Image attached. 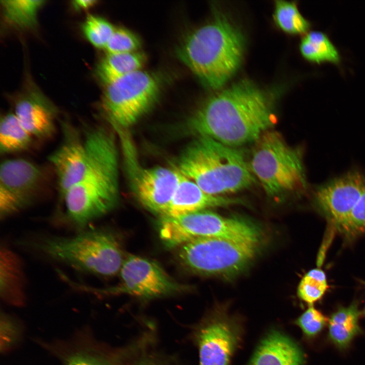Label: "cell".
Here are the masks:
<instances>
[{
  "label": "cell",
  "instance_id": "4316f807",
  "mask_svg": "<svg viewBox=\"0 0 365 365\" xmlns=\"http://www.w3.org/2000/svg\"><path fill=\"white\" fill-rule=\"evenodd\" d=\"M115 28L105 19L89 15L82 26L83 32L90 43L99 49H105Z\"/></svg>",
  "mask_w": 365,
  "mask_h": 365
},
{
  "label": "cell",
  "instance_id": "1f68e13d",
  "mask_svg": "<svg viewBox=\"0 0 365 365\" xmlns=\"http://www.w3.org/2000/svg\"><path fill=\"white\" fill-rule=\"evenodd\" d=\"M96 2L94 0H77L73 1L72 5L76 9L83 10L92 7Z\"/></svg>",
  "mask_w": 365,
  "mask_h": 365
},
{
  "label": "cell",
  "instance_id": "cb8c5ba5",
  "mask_svg": "<svg viewBox=\"0 0 365 365\" xmlns=\"http://www.w3.org/2000/svg\"><path fill=\"white\" fill-rule=\"evenodd\" d=\"M273 17L276 25L288 33H304L310 27L309 22L301 14L297 5L293 2L276 1Z\"/></svg>",
  "mask_w": 365,
  "mask_h": 365
},
{
  "label": "cell",
  "instance_id": "d4e9b609",
  "mask_svg": "<svg viewBox=\"0 0 365 365\" xmlns=\"http://www.w3.org/2000/svg\"><path fill=\"white\" fill-rule=\"evenodd\" d=\"M44 3L38 0L1 1L6 18L21 27H32L35 24L37 13Z\"/></svg>",
  "mask_w": 365,
  "mask_h": 365
},
{
  "label": "cell",
  "instance_id": "ba28073f",
  "mask_svg": "<svg viewBox=\"0 0 365 365\" xmlns=\"http://www.w3.org/2000/svg\"><path fill=\"white\" fill-rule=\"evenodd\" d=\"M105 86L100 106L115 128L134 124L154 105L161 88L157 77L141 69Z\"/></svg>",
  "mask_w": 365,
  "mask_h": 365
},
{
  "label": "cell",
  "instance_id": "6da1fadb",
  "mask_svg": "<svg viewBox=\"0 0 365 365\" xmlns=\"http://www.w3.org/2000/svg\"><path fill=\"white\" fill-rule=\"evenodd\" d=\"M276 123L269 94L243 80L211 96L189 118L187 128L236 148L256 142Z\"/></svg>",
  "mask_w": 365,
  "mask_h": 365
},
{
  "label": "cell",
  "instance_id": "e0dca14e",
  "mask_svg": "<svg viewBox=\"0 0 365 365\" xmlns=\"http://www.w3.org/2000/svg\"><path fill=\"white\" fill-rule=\"evenodd\" d=\"M240 203V200L209 194L180 173L173 198L166 212L161 216H176L209 208L228 206Z\"/></svg>",
  "mask_w": 365,
  "mask_h": 365
},
{
  "label": "cell",
  "instance_id": "603a6c76",
  "mask_svg": "<svg viewBox=\"0 0 365 365\" xmlns=\"http://www.w3.org/2000/svg\"><path fill=\"white\" fill-rule=\"evenodd\" d=\"M300 50L303 56L309 61L320 63H337L340 56L328 36L321 31H312L301 40Z\"/></svg>",
  "mask_w": 365,
  "mask_h": 365
},
{
  "label": "cell",
  "instance_id": "83f0119b",
  "mask_svg": "<svg viewBox=\"0 0 365 365\" xmlns=\"http://www.w3.org/2000/svg\"><path fill=\"white\" fill-rule=\"evenodd\" d=\"M338 230L349 240L365 233V189L350 213Z\"/></svg>",
  "mask_w": 365,
  "mask_h": 365
},
{
  "label": "cell",
  "instance_id": "d6986e66",
  "mask_svg": "<svg viewBox=\"0 0 365 365\" xmlns=\"http://www.w3.org/2000/svg\"><path fill=\"white\" fill-rule=\"evenodd\" d=\"M361 311L357 302L340 307L328 319V338L338 349L347 348L354 338L362 333L359 324Z\"/></svg>",
  "mask_w": 365,
  "mask_h": 365
},
{
  "label": "cell",
  "instance_id": "836d02e7",
  "mask_svg": "<svg viewBox=\"0 0 365 365\" xmlns=\"http://www.w3.org/2000/svg\"><path fill=\"white\" fill-rule=\"evenodd\" d=\"M361 315L365 316V304L363 309L362 310V311H361Z\"/></svg>",
  "mask_w": 365,
  "mask_h": 365
},
{
  "label": "cell",
  "instance_id": "f1b7e54d",
  "mask_svg": "<svg viewBox=\"0 0 365 365\" xmlns=\"http://www.w3.org/2000/svg\"><path fill=\"white\" fill-rule=\"evenodd\" d=\"M140 46V40L135 33L125 28H117L105 49L107 54L127 53L137 51Z\"/></svg>",
  "mask_w": 365,
  "mask_h": 365
},
{
  "label": "cell",
  "instance_id": "4dcf8cb0",
  "mask_svg": "<svg viewBox=\"0 0 365 365\" xmlns=\"http://www.w3.org/2000/svg\"><path fill=\"white\" fill-rule=\"evenodd\" d=\"M124 353L106 355L81 351L69 356L65 365H123Z\"/></svg>",
  "mask_w": 365,
  "mask_h": 365
},
{
  "label": "cell",
  "instance_id": "52a82bcc",
  "mask_svg": "<svg viewBox=\"0 0 365 365\" xmlns=\"http://www.w3.org/2000/svg\"><path fill=\"white\" fill-rule=\"evenodd\" d=\"M260 240L225 238L198 239L181 246V263L194 273L231 276L243 270L256 255Z\"/></svg>",
  "mask_w": 365,
  "mask_h": 365
},
{
  "label": "cell",
  "instance_id": "8fae6325",
  "mask_svg": "<svg viewBox=\"0 0 365 365\" xmlns=\"http://www.w3.org/2000/svg\"><path fill=\"white\" fill-rule=\"evenodd\" d=\"M241 320L223 308L215 309L197 326L194 337L200 365H229L242 341Z\"/></svg>",
  "mask_w": 365,
  "mask_h": 365
},
{
  "label": "cell",
  "instance_id": "d6a6232c",
  "mask_svg": "<svg viewBox=\"0 0 365 365\" xmlns=\"http://www.w3.org/2000/svg\"><path fill=\"white\" fill-rule=\"evenodd\" d=\"M134 365H157L155 362L148 359H142Z\"/></svg>",
  "mask_w": 365,
  "mask_h": 365
},
{
  "label": "cell",
  "instance_id": "8992f818",
  "mask_svg": "<svg viewBox=\"0 0 365 365\" xmlns=\"http://www.w3.org/2000/svg\"><path fill=\"white\" fill-rule=\"evenodd\" d=\"M249 164L253 175L271 197H282L305 188L300 153L288 145L276 131L269 130L256 141Z\"/></svg>",
  "mask_w": 365,
  "mask_h": 365
},
{
  "label": "cell",
  "instance_id": "484cf974",
  "mask_svg": "<svg viewBox=\"0 0 365 365\" xmlns=\"http://www.w3.org/2000/svg\"><path fill=\"white\" fill-rule=\"evenodd\" d=\"M328 288L326 275L319 268L308 271L301 279L297 289L299 298L309 305L322 298Z\"/></svg>",
  "mask_w": 365,
  "mask_h": 365
},
{
  "label": "cell",
  "instance_id": "277c9868",
  "mask_svg": "<svg viewBox=\"0 0 365 365\" xmlns=\"http://www.w3.org/2000/svg\"><path fill=\"white\" fill-rule=\"evenodd\" d=\"M175 168L215 196L236 193L254 182L241 151L207 137H197L182 152Z\"/></svg>",
  "mask_w": 365,
  "mask_h": 365
},
{
  "label": "cell",
  "instance_id": "7402d4cb",
  "mask_svg": "<svg viewBox=\"0 0 365 365\" xmlns=\"http://www.w3.org/2000/svg\"><path fill=\"white\" fill-rule=\"evenodd\" d=\"M33 137L22 125L14 113L7 114L0 121V153L7 154L24 151Z\"/></svg>",
  "mask_w": 365,
  "mask_h": 365
},
{
  "label": "cell",
  "instance_id": "ac0fdd59",
  "mask_svg": "<svg viewBox=\"0 0 365 365\" xmlns=\"http://www.w3.org/2000/svg\"><path fill=\"white\" fill-rule=\"evenodd\" d=\"M304 354L290 338L276 330L261 341L248 365H304Z\"/></svg>",
  "mask_w": 365,
  "mask_h": 365
},
{
  "label": "cell",
  "instance_id": "3957f363",
  "mask_svg": "<svg viewBox=\"0 0 365 365\" xmlns=\"http://www.w3.org/2000/svg\"><path fill=\"white\" fill-rule=\"evenodd\" d=\"M244 49L241 32L219 14L188 34L177 54L203 85L217 89L239 68Z\"/></svg>",
  "mask_w": 365,
  "mask_h": 365
},
{
  "label": "cell",
  "instance_id": "ffe728a7",
  "mask_svg": "<svg viewBox=\"0 0 365 365\" xmlns=\"http://www.w3.org/2000/svg\"><path fill=\"white\" fill-rule=\"evenodd\" d=\"M23 275L20 261L6 247L1 250V295L13 304L23 301Z\"/></svg>",
  "mask_w": 365,
  "mask_h": 365
},
{
  "label": "cell",
  "instance_id": "f546056e",
  "mask_svg": "<svg viewBox=\"0 0 365 365\" xmlns=\"http://www.w3.org/2000/svg\"><path fill=\"white\" fill-rule=\"evenodd\" d=\"M328 319L312 305L309 307L294 321L301 330L307 339H312L318 335L326 325Z\"/></svg>",
  "mask_w": 365,
  "mask_h": 365
},
{
  "label": "cell",
  "instance_id": "5bb4252c",
  "mask_svg": "<svg viewBox=\"0 0 365 365\" xmlns=\"http://www.w3.org/2000/svg\"><path fill=\"white\" fill-rule=\"evenodd\" d=\"M61 127V143L48 157L56 175L61 200L83 178L89 161L84 138L79 130L66 122Z\"/></svg>",
  "mask_w": 365,
  "mask_h": 365
},
{
  "label": "cell",
  "instance_id": "9c48e42d",
  "mask_svg": "<svg viewBox=\"0 0 365 365\" xmlns=\"http://www.w3.org/2000/svg\"><path fill=\"white\" fill-rule=\"evenodd\" d=\"M160 238L169 247H175L204 238L246 239L257 233L255 225L236 217H227L202 210L176 216H161Z\"/></svg>",
  "mask_w": 365,
  "mask_h": 365
},
{
  "label": "cell",
  "instance_id": "2e32d148",
  "mask_svg": "<svg viewBox=\"0 0 365 365\" xmlns=\"http://www.w3.org/2000/svg\"><path fill=\"white\" fill-rule=\"evenodd\" d=\"M14 114L34 138H49L55 131L56 111L42 94L32 92L19 99Z\"/></svg>",
  "mask_w": 365,
  "mask_h": 365
},
{
  "label": "cell",
  "instance_id": "5b68a950",
  "mask_svg": "<svg viewBox=\"0 0 365 365\" xmlns=\"http://www.w3.org/2000/svg\"><path fill=\"white\" fill-rule=\"evenodd\" d=\"M35 247L77 270L104 277L119 273L125 258L116 235L102 228L88 229L69 237L45 238Z\"/></svg>",
  "mask_w": 365,
  "mask_h": 365
},
{
  "label": "cell",
  "instance_id": "30bf717a",
  "mask_svg": "<svg viewBox=\"0 0 365 365\" xmlns=\"http://www.w3.org/2000/svg\"><path fill=\"white\" fill-rule=\"evenodd\" d=\"M120 282L105 289H93L79 286L105 295H128L151 299L182 291L187 287L175 282L156 261L129 254L125 257L120 271Z\"/></svg>",
  "mask_w": 365,
  "mask_h": 365
},
{
  "label": "cell",
  "instance_id": "7a4b0ae2",
  "mask_svg": "<svg viewBox=\"0 0 365 365\" xmlns=\"http://www.w3.org/2000/svg\"><path fill=\"white\" fill-rule=\"evenodd\" d=\"M88 165L83 178L61 200L67 219L83 230L112 211L119 199V154L113 132L101 126L87 130Z\"/></svg>",
  "mask_w": 365,
  "mask_h": 365
},
{
  "label": "cell",
  "instance_id": "7c38bea8",
  "mask_svg": "<svg viewBox=\"0 0 365 365\" xmlns=\"http://www.w3.org/2000/svg\"><path fill=\"white\" fill-rule=\"evenodd\" d=\"M44 177L41 167L28 160H4L0 167L1 218H5L32 203Z\"/></svg>",
  "mask_w": 365,
  "mask_h": 365
},
{
  "label": "cell",
  "instance_id": "44dd1931",
  "mask_svg": "<svg viewBox=\"0 0 365 365\" xmlns=\"http://www.w3.org/2000/svg\"><path fill=\"white\" fill-rule=\"evenodd\" d=\"M145 61V56L138 51L119 54H107L96 68L98 78L105 85L137 70H141Z\"/></svg>",
  "mask_w": 365,
  "mask_h": 365
},
{
  "label": "cell",
  "instance_id": "4fadbf2b",
  "mask_svg": "<svg viewBox=\"0 0 365 365\" xmlns=\"http://www.w3.org/2000/svg\"><path fill=\"white\" fill-rule=\"evenodd\" d=\"M365 189V177L350 171L318 187L315 205L337 230L347 218Z\"/></svg>",
  "mask_w": 365,
  "mask_h": 365
},
{
  "label": "cell",
  "instance_id": "9a60e30c",
  "mask_svg": "<svg viewBox=\"0 0 365 365\" xmlns=\"http://www.w3.org/2000/svg\"><path fill=\"white\" fill-rule=\"evenodd\" d=\"M180 173L175 168L156 167L142 169L135 178L140 202L148 209L163 215L178 186Z\"/></svg>",
  "mask_w": 365,
  "mask_h": 365
}]
</instances>
